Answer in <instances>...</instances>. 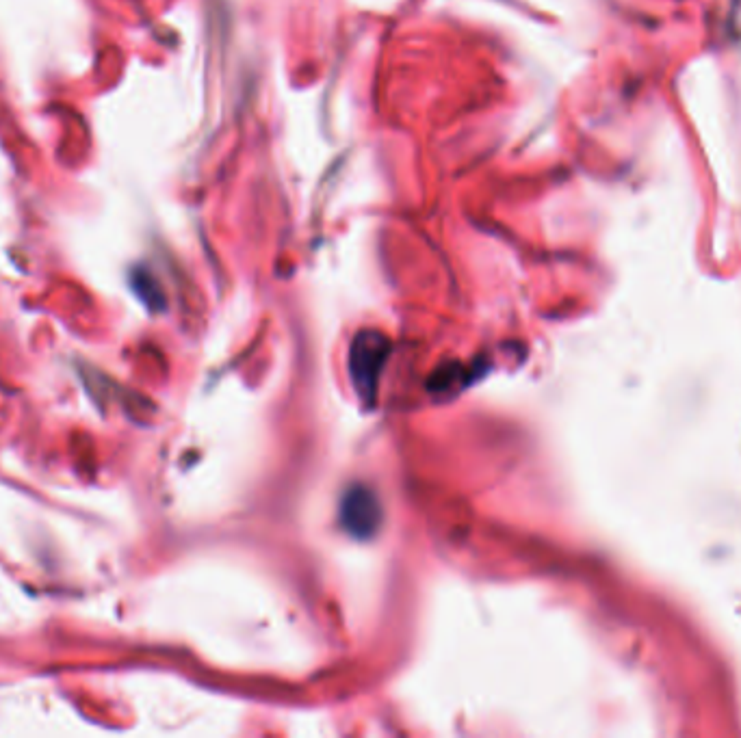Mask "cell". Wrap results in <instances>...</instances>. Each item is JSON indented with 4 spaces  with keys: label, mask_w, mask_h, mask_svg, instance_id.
<instances>
[{
    "label": "cell",
    "mask_w": 741,
    "mask_h": 738,
    "mask_svg": "<svg viewBox=\"0 0 741 738\" xmlns=\"http://www.w3.org/2000/svg\"><path fill=\"white\" fill-rule=\"evenodd\" d=\"M341 524L358 539H367L380 529L382 505L367 485L349 487L341 503Z\"/></svg>",
    "instance_id": "obj_2"
},
{
    "label": "cell",
    "mask_w": 741,
    "mask_h": 738,
    "mask_svg": "<svg viewBox=\"0 0 741 738\" xmlns=\"http://www.w3.org/2000/svg\"><path fill=\"white\" fill-rule=\"evenodd\" d=\"M388 355V340L380 332H362L351 345V381L360 399L373 401Z\"/></svg>",
    "instance_id": "obj_1"
}]
</instances>
